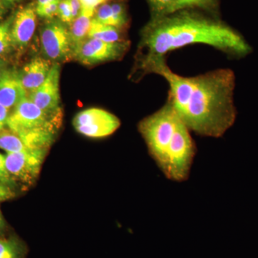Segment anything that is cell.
<instances>
[{
	"mask_svg": "<svg viewBox=\"0 0 258 258\" xmlns=\"http://www.w3.org/2000/svg\"><path fill=\"white\" fill-rule=\"evenodd\" d=\"M162 76L169 86L167 100L178 118L198 135L219 138L235 123V76L230 69H217L194 77L173 72L161 59L145 74Z\"/></svg>",
	"mask_w": 258,
	"mask_h": 258,
	"instance_id": "6da1fadb",
	"label": "cell"
},
{
	"mask_svg": "<svg viewBox=\"0 0 258 258\" xmlns=\"http://www.w3.org/2000/svg\"><path fill=\"white\" fill-rule=\"evenodd\" d=\"M195 44H205L234 58L245 57L252 49L235 29L218 18L195 10H181L152 18L142 30L136 55V69L145 75L151 64L169 52Z\"/></svg>",
	"mask_w": 258,
	"mask_h": 258,
	"instance_id": "7a4b0ae2",
	"label": "cell"
},
{
	"mask_svg": "<svg viewBox=\"0 0 258 258\" xmlns=\"http://www.w3.org/2000/svg\"><path fill=\"white\" fill-rule=\"evenodd\" d=\"M62 118V112L47 113L26 98L10 112L7 127L18 135L30 150H48Z\"/></svg>",
	"mask_w": 258,
	"mask_h": 258,
	"instance_id": "3957f363",
	"label": "cell"
},
{
	"mask_svg": "<svg viewBox=\"0 0 258 258\" xmlns=\"http://www.w3.org/2000/svg\"><path fill=\"white\" fill-rule=\"evenodd\" d=\"M179 119L167 100L160 109L139 123V132L147 144L149 154L162 172L165 169L168 150Z\"/></svg>",
	"mask_w": 258,
	"mask_h": 258,
	"instance_id": "277c9868",
	"label": "cell"
},
{
	"mask_svg": "<svg viewBox=\"0 0 258 258\" xmlns=\"http://www.w3.org/2000/svg\"><path fill=\"white\" fill-rule=\"evenodd\" d=\"M195 154L196 145L190 135L189 129L179 119L169 145L167 161L163 173L173 181H185L189 177Z\"/></svg>",
	"mask_w": 258,
	"mask_h": 258,
	"instance_id": "5b68a950",
	"label": "cell"
},
{
	"mask_svg": "<svg viewBox=\"0 0 258 258\" xmlns=\"http://www.w3.org/2000/svg\"><path fill=\"white\" fill-rule=\"evenodd\" d=\"M40 42L45 58L53 63L67 62L74 59L69 30L60 20L51 19L42 25Z\"/></svg>",
	"mask_w": 258,
	"mask_h": 258,
	"instance_id": "8992f818",
	"label": "cell"
},
{
	"mask_svg": "<svg viewBox=\"0 0 258 258\" xmlns=\"http://www.w3.org/2000/svg\"><path fill=\"white\" fill-rule=\"evenodd\" d=\"M75 129L89 138H104L114 133L120 125L118 117L98 108L79 112L73 120Z\"/></svg>",
	"mask_w": 258,
	"mask_h": 258,
	"instance_id": "52a82bcc",
	"label": "cell"
},
{
	"mask_svg": "<svg viewBox=\"0 0 258 258\" xmlns=\"http://www.w3.org/2000/svg\"><path fill=\"white\" fill-rule=\"evenodd\" d=\"M128 40L107 42L87 38L75 54L74 59L85 66H95L103 62L120 60L130 47Z\"/></svg>",
	"mask_w": 258,
	"mask_h": 258,
	"instance_id": "ba28073f",
	"label": "cell"
},
{
	"mask_svg": "<svg viewBox=\"0 0 258 258\" xmlns=\"http://www.w3.org/2000/svg\"><path fill=\"white\" fill-rule=\"evenodd\" d=\"M47 150H28L18 153H6L5 162L8 172L17 183L32 185L35 182Z\"/></svg>",
	"mask_w": 258,
	"mask_h": 258,
	"instance_id": "9c48e42d",
	"label": "cell"
},
{
	"mask_svg": "<svg viewBox=\"0 0 258 258\" xmlns=\"http://www.w3.org/2000/svg\"><path fill=\"white\" fill-rule=\"evenodd\" d=\"M60 64L53 63L45 82L28 96L30 101L47 113L62 112L60 95Z\"/></svg>",
	"mask_w": 258,
	"mask_h": 258,
	"instance_id": "30bf717a",
	"label": "cell"
},
{
	"mask_svg": "<svg viewBox=\"0 0 258 258\" xmlns=\"http://www.w3.org/2000/svg\"><path fill=\"white\" fill-rule=\"evenodd\" d=\"M36 8L29 5L15 13L11 27V37L14 50L23 51L28 46L37 26Z\"/></svg>",
	"mask_w": 258,
	"mask_h": 258,
	"instance_id": "8fae6325",
	"label": "cell"
},
{
	"mask_svg": "<svg viewBox=\"0 0 258 258\" xmlns=\"http://www.w3.org/2000/svg\"><path fill=\"white\" fill-rule=\"evenodd\" d=\"M52 64L53 62L45 57H37L32 59L19 71V78L28 96L45 82Z\"/></svg>",
	"mask_w": 258,
	"mask_h": 258,
	"instance_id": "7c38bea8",
	"label": "cell"
},
{
	"mask_svg": "<svg viewBox=\"0 0 258 258\" xmlns=\"http://www.w3.org/2000/svg\"><path fill=\"white\" fill-rule=\"evenodd\" d=\"M28 98L18 72L8 69L0 81V104L8 109H13L20 101Z\"/></svg>",
	"mask_w": 258,
	"mask_h": 258,
	"instance_id": "4fadbf2b",
	"label": "cell"
},
{
	"mask_svg": "<svg viewBox=\"0 0 258 258\" xmlns=\"http://www.w3.org/2000/svg\"><path fill=\"white\" fill-rule=\"evenodd\" d=\"M93 17L81 13L70 25L69 35L73 56L76 54L81 45L88 38Z\"/></svg>",
	"mask_w": 258,
	"mask_h": 258,
	"instance_id": "5bb4252c",
	"label": "cell"
},
{
	"mask_svg": "<svg viewBox=\"0 0 258 258\" xmlns=\"http://www.w3.org/2000/svg\"><path fill=\"white\" fill-rule=\"evenodd\" d=\"M88 38L96 39L107 42H115L126 40L124 30L103 25L93 18L88 32Z\"/></svg>",
	"mask_w": 258,
	"mask_h": 258,
	"instance_id": "9a60e30c",
	"label": "cell"
},
{
	"mask_svg": "<svg viewBox=\"0 0 258 258\" xmlns=\"http://www.w3.org/2000/svg\"><path fill=\"white\" fill-rule=\"evenodd\" d=\"M177 11L181 10H200L210 16L218 18L220 0H176Z\"/></svg>",
	"mask_w": 258,
	"mask_h": 258,
	"instance_id": "2e32d148",
	"label": "cell"
},
{
	"mask_svg": "<svg viewBox=\"0 0 258 258\" xmlns=\"http://www.w3.org/2000/svg\"><path fill=\"white\" fill-rule=\"evenodd\" d=\"M0 149L6 153H18L30 150L22 139L8 127L0 132Z\"/></svg>",
	"mask_w": 258,
	"mask_h": 258,
	"instance_id": "e0dca14e",
	"label": "cell"
},
{
	"mask_svg": "<svg viewBox=\"0 0 258 258\" xmlns=\"http://www.w3.org/2000/svg\"><path fill=\"white\" fill-rule=\"evenodd\" d=\"M14 15L0 23V57L10 54L14 50L11 37V27Z\"/></svg>",
	"mask_w": 258,
	"mask_h": 258,
	"instance_id": "ac0fdd59",
	"label": "cell"
},
{
	"mask_svg": "<svg viewBox=\"0 0 258 258\" xmlns=\"http://www.w3.org/2000/svg\"><path fill=\"white\" fill-rule=\"evenodd\" d=\"M152 18L165 16L177 12L176 0H147Z\"/></svg>",
	"mask_w": 258,
	"mask_h": 258,
	"instance_id": "d6986e66",
	"label": "cell"
},
{
	"mask_svg": "<svg viewBox=\"0 0 258 258\" xmlns=\"http://www.w3.org/2000/svg\"><path fill=\"white\" fill-rule=\"evenodd\" d=\"M23 249L15 238H0V258H23Z\"/></svg>",
	"mask_w": 258,
	"mask_h": 258,
	"instance_id": "ffe728a7",
	"label": "cell"
},
{
	"mask_svg": "<svg viewBox=\"0 0 258 258\" xmlns=\"http://www.w3.org/2000/svg\"><path fill=\"white\" fill-rule=\"evenodd\" d=\"M111 6L114 20V26L125 31L128 25V17L125 5L120 2H114L111 3Z\"/></svg>",
	"mask_w": 258,
	"mask_h": 258,
	"instance_id": "44dd1931",
	"label": "cell"
},
{
	"mask_svg": "<svg viewBox=\"0 0 258 258\" xmlns=\"http://www.w3.org/2000/svg\"><path fill=\"white\" fill-rule=\"evenodd\" d=\"M93 18L103 25L115 27L111 3H106V4L98 7L96 10Z\"/></svg>",
	"mask_w": 258,
	"mask_h": 258,
	"instance_id": "7402d4cb",
	"label": "cell"
},
{
	"mask_svg": "<svg viewBox=\"0 0 258 258\" xmlns=\"http://www.w3.org/2000/svg\"><path fill=\"white\" fill-rule=\"evenodd\" d=\"M59 1L54 2L46 5L41 7H36V13L37 16L42 18L51 20L54 19L55 16H57V10H58Z\"/></svg>",
	"mask_w": 258,
	"mask_h": 258,
	"instance_id": "603a6c76",
	"label": "cell"
},
{
	"mask_svg": "<svg viewBox=\"0 0 258 258\" xmlns=\"http://www.w3.org/2000/svg\"><path fill=\"white\" fill-rule=\"evenodd\" d=\"M0 181L14 189H16L18 186L15 180L8 172L6 167V162H5V155H3L1 153H0Z\"/></svg>",
	"mask_w": 258,
	"mask_h": 258,
	"instance_id": "cb8c5ba5",
	"label": "cell"
},
{
	"mask_svg": "<svg viewBox=\"0 0 258 258\" xmlns=\"http://www.w3.org/2000/svg\"><path fill=\"white\" fill-rule=\"evenodd\" d=\"M57 17L59 20L66 25H71L74 21L72 11L68 0H60L57 10Z\"/></svg>",
	"mask_w": 258,
	"mask_h": 258,
	"instance_id": "d4e9b609",
	"label": "cell"
},
{
	"mask_svg": "<svg viewBox=\"0 0 258 258\" xmlns=\"http://www.w3.org/2000/svg\"><path fill=\"white\" fill-rule=\"evenodd\" d=\"M110 1L111 0H80L82 7L81 13L93 18L97 8L102 5L109 3Z\"/></svg>",
	"mask_w": 258,
	"mask_h": 258,
	"instance_id": "484cf974",
	"label": "cell"
},
{
	"mask_svg": "<svg viewBox=\"0 0 258 258\" xmlns=\"http://www.w3.org/2000/svg\"><path fill=\"white\" fill-rule=\"evenodd\" d=\"M16 196L15 189L0 181V203L12 200Z\"/></svg>",
	"mask_w": 258,
	"mask_h": 258,
	"instance_id": "4316f807",
	"label": "cell"
},
{
	"mask_svg": "<svg viewBox=\"0 0 258 258\" xmlns=\"http://www.w3.org/2000/svg\"><path fill=\"white\" fill-rule=\"evenodd\" d=\"M10 111L8 108L0 104V132L6 128Z\"/></svg>",
	"mask_w": 258,
	"mask_h": 258,
	"instance_id": "83f0119b",
	"label": "cell"
},
{
	"mask_svg": "<svg viewBox=\"0 0 258 258\" xmlns=\"http://www.w3.org/2000/svg\"><path fill=\"white\" fill-rule=\"evenodd\" d=\"M68 1H69L70 6H71L73 18H74V20L75 19L77 18L81 15V10H82L81 2H80V0H68Z\"/></svg>",
	"mask_w": 258,
	"mask_h": 258,
	"instance_id": "f1b7e54d",
	"label": "cell"
},
{
	"mask_svg": "<svg viewBox=\"0 0 258 258\" xmlns=\"http://www.w3.org/2000/svg\"><path fill=\"white\" fill-rule=\"evenodd\" d=\"M8 69H7L6 64H5L4 61L0 58V81L3 79V76H4L5 72H6Z\"/></svg>",
	"mask_w": 258,
	"mask_h": 258,
	"instance_id": "f546056e",
	"label": "cell"
},
{
	"mask_svg": "<svg viewBox=\"0 0 258 258\" xmlns=\"http://www.w3.org/2000/svg\"><path fill=\"white\" fill-rule=\"evenodd\" d=\"M59 1V0H37L36 7L44 6L50 3H54V2Z\"/></svg>",
	"mask_w": 258,
	"mask_h": 258,
	"instance_id": "4dcf8cb0",
	"label": "cell"
},
{
	"mask_svg": "<svg viewBox=\"0 0 258 258\" xmlns=\"http://www.w3.org/2000/svg\"><path fill=\"white\" fill-rule=\"evenodd\" d=\"M5 222L4 218H3V215H2L1 211H0V235L3 233V231L5 230Z\"/></svg>",
	"mask_w": 258,
	"mask_h": 258,
	"instance_id": "1f68e13d",
	"label": "cell"
},
{
	"mask_svg": "<svg viewBox=\"0 0 258 258\" xmlns=\"http://www.w3.org/2000/svg\"><path fill=\"white\" fill-rule=\"evenodd\" d=\"M5 12H6V7L5 6L4 4H3L1 0H0V20L3 19Z\"/></svg>",
	"mask_w": 258,
	"mask_h": 258,
	"instance_id": "d6a6232c",
	"label": "cell"
},
{
	"mask_svg": "<svg viewBox=\"0 0 258 258\" xmlns=\"http://www.w3.org/2000/svg\"><path fill=\"white\" fill-rule=\"evenodd\" d=\"M1 1L5 7L12 6V5H14L15 3H16L15 0H1Z\"/></svg>",
	"mask_w": 258,
	"mask_h": 258,
	"instance_id": "836d02e7",
	"label": "cell"
},
{
	"mask_svg": "<svg viewBox=\"0 0 258 258\" xmlns=\"http://www.w3.org/2000/svg\"><path fill=\"white\" fill-rule=\"evenodd\" d=\"M15 1H16V3H17V2L20 1V0H15Z\"/></svg>",
	"mask_w": 258,
	"mask_h": 258,
	"instance_id": "e575fe53",
	"label": "cell"
}]
</instances>
